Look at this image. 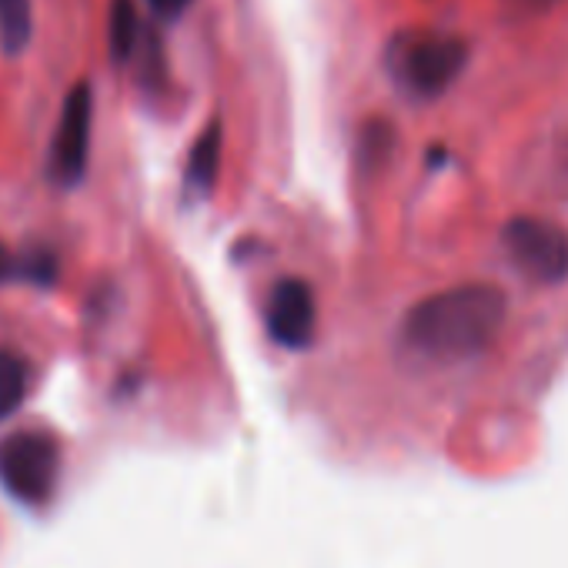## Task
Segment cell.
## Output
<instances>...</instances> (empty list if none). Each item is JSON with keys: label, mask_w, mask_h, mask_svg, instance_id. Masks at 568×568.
<instances>
[{"label": "cell", "mask_w": 568, "mask_h": 568, "mask_svg": "<svg viewBox=\"0 0 568 568\" xmlns=\"http://www.w3.org/2000/svg\"><path fill=\"white\" fill-rule=\"evenodd\" d=\"M31 41V0H0V48L18 58Z\"/></svg>", "instance_id": "obj_11"}, {"label": "cell", "mask_w": 568, "mask_h": 568, "mask_svg": "<svg viewBox=\"0 0 568 568\" xmlns=\"http://www.w3.org/2000/svg\"><path fill=\"white\" fill-rule=\"evenodd\" d=\"M91 128H94V94H91V84L81 81L64 98L61 121L51 141V154H48V178L64 191L78 187L88 171Z\"/></svg>", "instance_id": "obj_5"}, {"label": "cell", "mask_w": 568, "mask_h": 568, "mask_svg": "<svg viewBox=\"0 0 568 568\" xmlns=\"http://www.w3.org/2000/svg\"><path fill=\"white\" fill-rule=\"evenodd\" d=\"M111 34V54L118 64L131 61L134 58V48H138V38H141V21H138V8L134 0H111V21H108Z\"/></svg>", "instance_id": "obj_9"}, {"label": "cell", "mask_w": 568, "mask_h": 568, "mask_svg": "<svg viewBox=\"0 0 568 568\" xmlns=\"http://www.w3.org/2000/svg\"><path fill=\"white\" fill-rule=\"evenodd\" d=\"M501 247L518 274L535 284H561L568 277V231L548 217H511L501 227Z\"/></svg>", "instance_id": "obj_4"}, {"label": "cell", "mask_w": 568, "mask_h": 568, "mask_svg": "<svg viewBox=\"0 0 568 568\" xmlns=\"http://www.w3.org/2000/svg\"><path fill=\"white\" fill-rule=\"evenodd\" d=\"M58 277V257L48 247L14 254L0 244V281H31V284H54Z\"/></svg>", "instance_id": "obj_8"}, {"label": "cell", "mask_w": 568, "mask_h": 568, "mask_svg": "<svg viewBox=\"0 0 568 568\" xmlns=\"http://www.w3.org/2000/svg\"><path fill=\"white\" fill-rule=\"evenodd\" d=\"M61 478V445L54 435L28 428L0 442V485L24 505H48Z\"/></svg>", "instance_id": "obj_3"}, {"label": "cell", "mask_w": 568, "mask_h": 568, "mask_svg": "<svg viewBox=\"0 0 568 568\" xmlns=\"http://www.w3.org/2000/svg\"><path fill=\"white\" fill-rule=\"evenodd\" d=\"M508 322V298L485 281L438 292L405 312L398 352L412 368L452 372L481 358Z\"/></svg>", "instance_id": "obj_1"}, {"label": "cell", "mask_w": 568, "mask_h": 568, "mask_svg": "<svg viewBox=\"0 0 568 568\" xmlns=\"http://www.w3.org/2000/svg\"><path fill=\"white\" fill-rule=\"evenodd\" d=\"M468 64V44L445 31H398L385 48L388 78L412 98H438Z\"/></svg>", "instance_id": "obj_2"}, {"label": "cell", "mask_w": 568, "mask_h": 568, "mask_svg": "<svg viewBox=\"0 0 568 568\" xmlns=\"http://www.w3.org/2000/svg\"><path fill=\"white\" fill-rule=\"evenodd\" d=\"M217 164H221V121H211L187 154V171H184L187 191L207 197L217 181Z\"/></svg>", "instance_id": "obj_7"}, {"label": "cell", "mask_w": 568, "mask_h": 568, "mask_svg": "<svg viewBox=\"0 0 568 568\" xmlns=\"http://www.w3.org/2000/svg\"><path fill=\"white\" fill-rule=\"evenodd\" d=\"M264 328L277 348L308 352L318 335V302L312 284L302 277H281L267 295Z\"/></svg>", "instance_id": "obj_6"}, {"label": "cell", "mask_w": 568, "mask_h": 568, "mask_svg": "<svg viewBox=\"0 0 568 568\" xmlns=\"http://www.w3.org/2000/svg\"><path fill=\"white\" fill-rule=\"evenodd\" d=\"M28 385H31V372H28L24 358H18L11 352H0V422H8L21 408Z\"/></svg>", "instance_id": "obj_10"}, {"label": "cell", "mask_w": 568, "mask_h": 568, "mask_svg": "<svg viewBox=\"0 0 568 568\" xmlns=\"http://www.w3.org/2000/svg\"><path fill=\"white\" fill-rule=\"evenodd\" d=\"M148 4H151V11H154L158 18L174 21V18H181V14L191 8V0H148Z\"/></svg>", "instance_id": "obj_12"}]
</instances>
